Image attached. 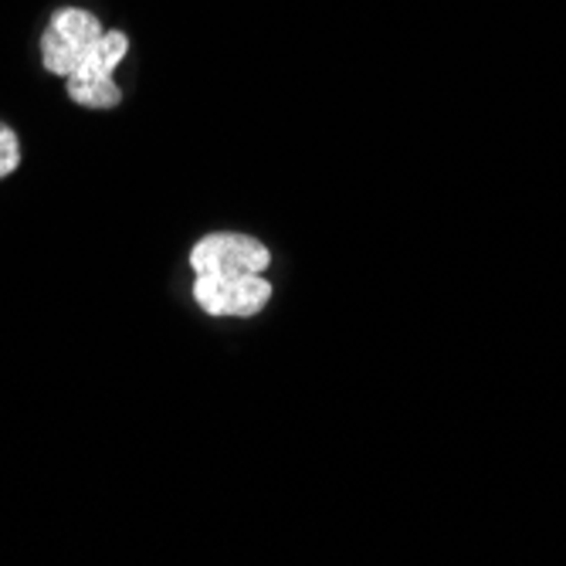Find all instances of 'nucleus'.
Wrapping results in <instances>:
<instances>
[{
  "mask_svg": "<svg viewBox=\"0 0 566 566\" xmlns=\"http://www.w3.org/2000/svg\"><path fill=\"white\" fill-rule=\"evenodd\" d=\"M269 262V248L244 234H211L190 254L197 275H259Z\"/></svg>",
  "mask_w": 566,
  "mask_h": 566,
  "instance_id": "7ed1b4c3",
  "label": "nucleus"
},
{
  "mask_svg": "<svg viewBox=\"0 0 566 566\" xmlns=\"http://www.w3.org/2000/svg\"><path fill=\"white\" fill-rule=\"evenodd\" d=\"M21 164V143L14 136V129H8L4 123H0V177L14 174Z\"/></svg>",
  "mask_w": 566,
  "mask_h": 566,
  "instance_id": "39448f33",
  "label": "nucleus"
},
{
  "mask_svg": "<svg viewBox=\"0 0 566 566\" xmlns=\"http://www.w3.org/2000/svg\"><path fill=\"white\" fill-rule=\"evenodd\" d=\"M106 28L98 24L95 14L82 8H65L48 21L41 34V62L51 75H72L98 44Z\"/></svg>",
  "mask_w": 566,
  "mask_h": 566,
  "instance_id": "f257e3e1",
  "label": "nucleus"
},
{
  "mask_svg": "<svg viewBox=\"0 0 566 566\" xmlns=\"http://www.w3.org/2000/svg\"><path fill=\"white\" fill-rule=\"evenodd\" d=\"M193 298L211 316H254L272 298V285L259 275H197Z\"/></svg>",
  "mask_w": 566,
  "mask_h": 566,
  "instance_id": "20e7f679",
  "label": "nucleus"
},
{
  "mask_svg": "<svg viewBox=\"0 0 566 566\" xmlns=\"http://www.w3.org/2000/svg\"><path fill=\"white\" fill-rule=\"evenodd\" d=\"M129 41L123 31H106L92 48V55L69 75V95L82 109H113L119 106V85L113 82L116 65L126 59Z\"/></svg>",
  "mask_w": 566,
  "mask_h": 566,
  "instance_id": "f03ea898",
  "label": "nucleus"
}]
</instances>
